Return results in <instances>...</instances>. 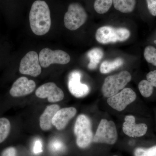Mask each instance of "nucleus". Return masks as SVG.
<instances>
[{
	"label": "nucleus",
	"mask_w": 156,
	"mask_h": 156,
	"mask_svg": "<svg viewBox=\"0 0 156 156\" xmlns=\"http://www.w3.org/2000/svg\"><path fill=\"white\" fill-rule=\"evenodd\" d=\"M31 29L35 34L42 36L48 33L51 25L49 6L44 1L34 2L29 14Z\"/></svg>",
	"instance_id": "nucleus-1"
},
{
	"label": "nucleus",
	"mask_w": 156,
	"mask_h": 156,
	"mask_svg": "<svg viewBox=\"0 0 156 156\" xmlns=\"http://www.w3.org/2000/svg\"><path fill=\"white\" fill-rule=\"evenodd\" d=\"M74 132L76 137V142L79 147L86 148L93 141L92 124L89 118L85 115H80L77 118Z\"/></svg>",
	"instance_id": "nucleus-2"
},
{
	"label": "nucleus",
	"mask_w": 156,
	"mask_h": 156,
	"mask_svg": "<svg viewBox=\"0 0 156 156\" xmlns=\"http://www.w3.org/2000/svg\"><path fill=\"white\" fill-rule=\"evenodd\" d=\"M131 35L130 31L126 28H115L105 26L98 29L95 33L96 41L101 44L125 41Z\"/></svg>",
	"instance_id": "nucleus-3"
},
{
	"label": "nucleus",
	"mask_w": 156,
	"mask_h": 156,
	"mask_svg": "<svg viewBox=\"0 0 156 156\" xmlns=\"http://www.w3.org/2000/svg\"><path fill=\"white\" fill-rule=\"evenodd\" d=\"M131 80V74L127 71H123L116 74L108 76L105 78L102 85V94L105 97H112L124 89Z\"/></svg>",
	"instance_id": "nucleus-4"
},
{
	"label": "nucleus",
	"mask_w": 156,
	"mask_h": 156,
	"mask_svg": "<svg viewBox=\"0 0 156 156\" xmlns=\"http://www.w3.org/2000/svg\"><path fill=\"white\" fill-rule=\"evenodd\" d=\"M87 19V13L83 6L79 3H72L65 14V26L69 30H76L83 25Z\"/></svg>",
	"instance_id": "nucleus-5"
},
{
	"label": "nucleus",
	"mask_w": 156,
	"mask_h": 156,
	"mask_svg": "<svg viewBox=\"0 0 156 156\" xmlns=\"http://www.w3.org/2000/svg\"><path fill=\"white\" fill-rule=\"evenodd\" d=\"M117 139L118 133L115 123L105 119H101L93 136V142L113 144L116 142Z\"/></svg>",
	"instance_id": "nucleus-6"
},
{
	"label": "nucleus",
	"mask_w": 156,
	"mask_h": 156,
	"mask_svg": "<svg viewBox=\"0 0 156 156\" xmlns=\"http://www.w3.org/2000/svg\"><path fill=\"white\" fill-rule=\"evenodd\" d=\"M39 61L41 66L47 68L53 64L65 65L70 61V57L63 50H51L45 48L41 50L39 55Z\"/></svg>",
	"instance_id": "nucleus-7"
},
{
	"label": "nucleus",
	"mask_w": 156,
	"mask_h": 156,
	"mask_svg": "<svg viewBox=\"0 0 156 156\" xmlns=\"http://www.w3.org/2000/svg\"><path fill=\"white\" fill-rule=\"evenodd\" d=\"M19 71L22 74L33 77L38 76L41 74V66L37 52L31 51L26 54L20 61Z\"/></svg>",
	"instance_id": "nucleus-8"
},
{
	"label": "nucleus",
	"mask_w": 156,
	"mask_h": 156,
	"mask_svg": "<svg viewBox=\"0 0 156 156\" xmlns=\"http://www.w3.org/2000/svg\"><path fill=\"white\" fill-rule=\"evenodd\" d=\"M135 92L130 88H124L121 92L108 98L107 103L112 108L118 111L124 110L126 107L136 99Z\"/></svg>",
	"instance_id": "nucleus-9"
},
{
	"label": "nucleus",
	"mask_w": 156,
	"mask_h": 156,
	"mask_svg": "<svg viewBox=\"0 0 156 156\" xmlns=\"http://www.w3.org/2000/svg\"><path fill=\"white\" fill-rule=\"evenodd\" d=\"M36 95L40 98H48L49 102L55 103L62 100L64 94L62 90L54 83H48L37 89Z\"/></svg>",
	"instance_id": "nucleus-10"
},
{
	"label": "nucleus",
	"mask_w": 156,
	"mask_h": 156,
	"mask_svg": "<svg viewBox=\"0 0 156 156\" xmlns=\"http://www.w3.org/2000/svg\"><path fill=\"white\" fill-rule=\"evenodd\" d=\"M81 73L75 71L70 73L68 78V87L72 95L76 98L87 96L90 92V89L87 85L81 83Z\"/></svg>",
	"instance_id": "nucleus-11"
},
{
	"label": "nucleus",
	"mask_w": 156,
	"mask_h": 156,
	"mask_svg": "<svg viewBox=\"0 0 156 156\" xmlns=\"http://www.w3.org/2000/svg\"><path fill=\"white\" fill-rule=\"evenodd\" d=\"M36 87L34 81L28 80L26 77H21L14 82L10 89V94L14 97L26 96L32 93Z\"/></svg>",
	"instance_id": "nucleus-12"
},
{
	"label": "nucleus",
	"mask_w": 156,
	"mask_h": 156,
	"mask_svg": "<svg viewBox=\"0 0 156 156\" xmlns=\"http://www.w3.org/2000/svg\"><path fill=\"white\" fill-rule=\"evenodd\" d=\"M124 133L130 137H140L146 134L147 126L144 123L136 124L135 117L133 115H127L125 118L123 124Z\"/></svg>",
	"instance_id": "nucleus-13"
},
{
	"label": "nucleus",
	"mask_w": 156,
	"mask_h": 156,
	"mask_svg": "<svg viewBox=\"0 0 156 156\" xmlns=\"http://www.w3.org/2000/svg\"><path fill=\"white\" fill-rule=\"evenodd\" d=\"M76 109L72 107L60 109L53 117L52 124L57 130H63L70 120L76 115Z\"/></svg>",
	"instance_id": "nucleus-14"
},
{
	"label": "nucleus",
	"mask_w": 156,
	"mask_h": 156,
	"mask_svg": "<svg viewBox=\"0 0 156 156\" xmlns=\"http://www.w3.org/2000/svg\"><path fill=\"white\" fill-rule=\"evenodd\" d=\"M60 109L58 105L53 104L48 106L40 117V126L43 131H47L52 128V120L56 113Z\"/></svg>",
	"instance_id": "nucleus-15"
},
{
	"label": "nucleus",
	"mask_w": 156,
	"mask_h": 156,
	"mask_svg": "<svg viewBox=\"0 0 156 156\" xmlns=\"http://www.w3.org/2000/svg\"><path fill=\"white\" fill-rule=\"evenodd\" d=\"M115 9L123 13H129L134 11L136 6V0H113Z\"/></svg>",
	"instance_id": "nucleus-16"
},
{
	"label": "nucleus",
	"mask_w": 156,
	"mask_h": 156,
	"mask_svg": "<svg viewBox=\"0 0 156 156\" xmlns=\"http://www.w3.org/2000/svg\"><path fill=\"white\" fill-rule=\"evenodd\" d=\"M124 63L123 59L121 58H117L112 61L105 60L101 63L100 67V72L102 74H107L112 71L119 68L122 66Z\"/></svg>",
	"instance_id": "nucleus-17"
},
{
	"label": "nucleus",
	"mask_w": 156,
	"mask_h": 156,
	"mask_svg": "<svg viewBox=\"0 0 156 156\" xmlns=\"http://www.w3.org/2000/svg\"><path fill=\"white\" fill-rule=\"evenodd\" d=\"M103 56V52L98 48H95L89 51L88 56L90 59V62L88 65L89 69H94L96 68Z\"/></svg>",
	"instance_id": "nucleus-18"
},
{
	"label": "nucleus",
	"mask_w": 156,
	"mask_h": 156,
	"mask_svg": "<svg viewBox=\"0 0 156 156\" xmlns=\"http://www.w3.org/2000/svg\"><path fill=\"white\" fill-rule=\"evenodd\" d=\"M11 123L5 118H0V144L4 142L11 131Z\"/></svg>",
	"instance_id": "nucleus-19"
},
{
	"label": "nucleus",
	"mask_w": 156,
	"mask_h": 156,
	"mask_svg": "<svg viewBox=\"0 0 156 156\" xmlns=\"http://www.w3.org/2000/svg\"><path fill=\"white\" fill-rule=\"evenodd\" d=\"M112 4L113 0H95L94 8L98 14H105L110 9Z\"/></svg>",
	"instance_id": "nucleus-20"
},
{
	"label": "nucleus",
	"mask_w": 156,
	"mask_h": 156,
	"mask_svg": "<svg viewBox=\"0 0 156 156\" xmlns=\"http://www.w3.org/2000/svg\"><path fill=\"white\" fill-rule=\"evenodd\" d=\"M138 89L143 97H150L154 91V87L147 80H142L138 84Z\"/></svg>",
	"instance_id": "nucleus-21"
},
{
	"label": "nucleus",
	"mask_w": 156,
	"mask_h": 156,
	"mask_svg": "<svg viewBox=\"0 0 156 156\" xmlns=\"http://www.w3.org/2000/svg\"><path fill=\"white\" fill-rule=\"evenodd\" d=\"M144 57L148 63L156 66V49L153 46H148L144 51Z\"/></svg>",
	"instance_id": "nucleus-22"
},
{
	"label": "nucleus",
	"mask_w": 156,
	"mask_h": 156,
	"mask_svg": "<svg viewBox=\"0 0 156 156\" xmlns=\"http://www.w3.org/2000/svg\"><path fill=\"white\" fill-rule=\"evenodd\" d=\"M134 156H156V145L148 148H137L134 151Z\"/></svg>",
	"instance_id": "nucleus-23"
},
{
	"label": "nucleus",
	"mask_w": 156,
	"mask_h": 156,
	"mask_svg": "<svg viewBox=\"0 0 156 156\" xmlns=\"http://www.w3.org/2000/svg\"><path fill=\"white\" fill-rule=\"evenodd\" d=\"M49 148L53 152L58 153L64 150L65 146L61 140L58 139H54L50 142Z\"/></svg>",
	"instance_id": "nucleus-24"
},
{
	"label": "nucleus",
	"mask_w": 156,
	"mask_h": 156,
	"mask_svg": "<svg viewBox=\"0 0 156 156\" xmlns=\"http://www.w3.org/2000/svg\"><path fill=\"white\" fill-rule=\"evenodd\" d=\"M148 9L152 15L156 16V0H146Z\"/></svg>",
	"instance_id": "nucleus-25"
},
{
	"label": "nucleus",
	"mask_w": 156,
	"mask_h": 156,
	"mask_svg": "<svg viewBox=\"0 0 156 156\" xmlns=\"http://www.w3.org/2000/svg\"><path fill=\"white\" fill-rule=\"evenodd\" d=\"M146 78L147 80L153 87H156V70L148 73Z\"/></svg>",
	"instance_id": "nucleus-26"
},
{
	"label": "nucleus",
	"mask_w": 156,
	"mask_h": 156,
	"mask_svg": "<svg viewBox=\"0 0 156 156\" xmlns=\"http://www.w3.org/2000/svg\"><path fill=\"white\" fill-rule=\"evenodd\" d=\"M34 153L38 154L43 152V144L41 140L40 139H37L34 143L33 147Z\"/></svg>",
	"instance_id": "nucleus-27"
},
{
	"label": "nucleus",
	"mask_w": 156,
	"mask_h": 156,
	"mask_svg": "<svg viewBox=\"0 0 156 156\" xmlns=\"http://www.w3.org/2000/svg\"><path fill=\"white\" fill-rule=\"evenodd\" d=\"M2 156H16V149L13 147L7 148L3 151Z\"/></svg>",
	"instance_id": "nucleus-28"
},
{
	"label": "nucleus",
	"mask_w": 156,
	"mask_h": 156,
	"mask_svg": "<svg viewBox=\"0 0 156 156\" xmlns=\"http://www.w3.org/2000/svg\"><path fill=\"white\" fill-rule=\"evenodd\" d=\"M155 43H156V41H155Z\"/></svg>",
	"instance_id": "nucleus-29"
},
{
	"label": "nucleus",
	"mask_w": 156,
	"mask_h": 156,
	"mask_svg": "<svg viewBox=\"0 0 156 156\" xmlns=\"http://www.w3.org/2000/svg\"><path fill=\"white\" fill-rule=\"evenodd\" d=\"M117 156V155H115V156Z\"/></svg>",
	"instance_id": "nucleus-30"
}]
</instances>
